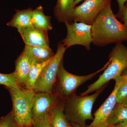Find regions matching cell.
Returning <instances> with one entry per match:
<instances>
[{
	"label": "cell",
	"instance_id": "cell-26",
	"mask_svg": "<svg viewBox=\"0 0 127 127\" xmlns=\"http://www.w3.org/2000/svg\"><path fill=\"white\" fill-rule=\"evenodd\" d=\"M121 103L124 105L125 106L127 107V97H126V98Z\"/></svg>",
	"mask_w": 127,
	"mask_h": 127
},
{
	"label": "cell",
	"instance_id": "cell-29",
	"mask_svg": "<svg viewBox=\"0 0 127 127\" xmlns=\"http://www.w3.org/2000/svg\"><path fill=\"white\" fill-rule=\"evenodd\" d=\"M32 126H27V127H32Z\"/></svg>",
	"mask_w": 127,
	"mask_h": 127
},
{
	"label": "cell",
	"instance_id": "cell-10",
	"mask_svg": "<svg viewBox=\"0 0 127 127\" xmlns=\"http://www.w3.org/2000/svg\"><path fill=\"white\" fill-rule=\"evenodd\" d=\"M60 99L54 92L35 93L32 110L33 123L50 115Z\"/></svg>",
	"mask_w": 127,
	"mask_h": 127
},
{
	"label": "cell",
	"instance_id": "cell-9",
	"mask_svg": "<svg viewBox=\"0 0 127 127\" xmlns=\"http://www.w3.org/2000/svg\"><path fill=\"white\" fill-rule=\"evenodd\" d=\"M126 74L121 75L115 79L114 88L111 95L95 112L93 121L87 127H107V120L117 104V95L119 87L124 81Z\"/></svg>",
	"mask_w": 127,
	"mask_h": 127
},
{
	"label": "cell",
	"instance_id": "cell-18",
	"mask_svg": "<svg viewBox=\"0 0 127 127\" xmlns=\"http://www.w3.org/2000/svg\"><path fill=\"white\" fill-rule=\"evenodd\" d=\"M53 57L43 63L33 64L31 65L30 71L24 88L28 90H34V86L42 70L51 61Z\"/></svg>",
	"mask_w": 127,
	"mask_h": 127
},
{
	"label": "cell",
	"instance_id": "cell-28",
	"mask_svg": "<svg viewBox=\"0 0 127 127\" xmlns=\"http://www.w3.org/2000/svg\"><path fill=\"white\" fill-rule=\"evenodd\" d=\"M83 0H75V5L79 4V2Z\"/></svg>",
	"mask_w": 127,
	"mask_h": 127
},
{
	"label": "cell",
	"instance_id": "cell-8",
	"mask_svg": "<svg viewBox=\"0 0 127 127\" xmlns=\"http://www.w3.org/2000/svg\"><path fill=\"white\" fill-rule=\"evenodd\" d=\"M111 0H85L75 7L73 15V22L92 25L97 16Z\"/></svg>",
	"mask_w": 127,
	"mask_h": 127
},
{
	"label": "cell",
	"instance_id": "cell-21",
	"mask_svg": "<svg viewBox=\"0 0 127 127\" xmlns=\"http://www.w3.org/2000/svg\"><path fill=\"white\" fill-rule=\"evenodd\" d=\"M0 127H18L14 120L12 111L0 118Z\"/></svg>",
	"mask_w": 127,
	"mask_h": 127
},
{
	"label": "cell",
	"instance_id": "cell-23",
	"mask_svg": "<svg viewBox=\"0 0 127 127\" xmlns=\"http://www.w3.org/2000/svg\"><path fill=\"white\" fill-rule=\"evenodd\" d=\"M118 5V11L117 14L116 15L117 18L120 20L122 17L123 10L125 3L127 1V0H117Z\"/></svg>",
	"mask_w": 127,
	"mask_h": 127
},
{
	"label": "cell",
	"instance_id": "cell-25",
	"mask_svg": "<svg viewBox=\"0 0 127 127\" xmlns=\"http://www.w3.org/2000/svg\"><path fill=\"white\" fill-rule=\"evenodd\" d=\"M113 126L114 127H127V119Z\"/></svg>",
	"mask_w": 127,
	"mask_h": 127
},
{
	"label": "cell",
	"instance_id": "cell-20",
	"mask_svg": "<svg viewBox=\"0 0 127 127\" xmlns=\"http://www.w3.org/2000/svg\"><path fill=\"white\" fill-rule=\"evenodd\" d=\"M0 84L4 85L7 88L18 85L14 72L9 74L0 73Z\"/></svg>",
	"mask_w": 127,
	"mask_h": 127
},
{
	"label": "cell",
	"instance_id": "cell-27",
	"mask_svg": "<svg viewBox=\"0 0 127 127\" xmlns=\"http://www.w3.org/2000/svg\"><path fill=\"white\" fill-rule=\"evenodd\" d=\"M72 127H81V126H79V125H77L73 123H70Z\"/></svg>",
	"mask_w": 127,
	"mask_h": 127
},
{
	"label": "cell",
	"instance_id": "cell-6",
	"mask_svg": "<svg viewBox=\"0 0 127 127\" xmlns=\"http://www.w3.org/2000/svg\"><path fill=\"white\" fill-rule=\"evenodd\" d=\"M66 49L61 42L58 43L56 53L43 67L36 82L34 88L35 93L53 92L59 66Z\"/></svg>",
	"mask_w": 127,
	"mask_h": 127
},
{
	"label": "cell",
	"instance_id": "cell-11",
	"mask_svg": "<svg viewBox=\"0 0 127 127\" xmlns=\"http://www.w3.org/2000/svg\"><path fill=\"white\" fill-rule=\"evenodd\" d=\"M17 31L25 45L50 48L48 32L37 29L33 26L18 29Z\"/></svg>",
	"mask_w": 127,
	"mask_h": 127
},
{
	"label": "cell",
	"instance_id": "cell-5",
	"mask_svg": "<svg viewBox=\"0 0 127 127\" xmlns=\"http://www.w3.org/2000/svg\"><path fill=\"white\" fill-rule=\"evenodd\" d=\"M109 61L99 70L86 76H77L68 72L63 66V61L59 66L56 82L53 92L60 98L65 99L76 93L77 89L82 84L91 80L101 71L104 70L109 65Z\"/></svg>",
	"mask_w": 127,
	"mask_h": 127
},
{
	"label": "cell",
	"instance_id": "cell-19",
	"mask_svg": "<svg viewBox=\"0 0 127 127\" xmlns=\"http://www.w3.org/2000/svg\"><path fill=\"white\" fill-rule=\"evenodd\" d=\"M127 119V107L122 103H117L107 120V125L114 126Z\"/></svg>",
	"mask_w": 127,
	"mask_h": 127
},
{
	"label": "cell",
	"instance_id": "cell-24",
	"mask_svg": "<svg viewBox=\"0 0 127 127\" xmlns=\"http://www.w3.org/2000/svg\"><path fill=\"white\" fill-rule=\"evenodd\" d=\"M121 21L123 22V23L127 27V1L125 3L124 7L122 17H121Z\"/></svg>",
	"mask_w": 127,
	"mask_h": 127
},
{
	"label": "cell",
	"instance_id": "cell-13",
	"mask_svg": "<svg viewBox=\"0 0 127 127\" xmlns=\"http://www.w3.org/2000/svg\"><path fill=\"white\" fill-rule=\"evenodd\" d=\"M31 65L43 63L55 55L50 48L25 45L23 51Z\"/></svg>",
	"mask_w": 127,
	"mask_h": 127
},
{
	"label": "cell",
	"instance_id": "cell-4",
	"mask_svg": "<svg viewBox=\"0 0 127 127\" xmlns=\"http://www.w3.org/2000/svg\"><path fill=\"white\" fill-rule=\"evenodd\" d=\"M12 103V112L18 127L32 126L34 90H28L18 85L7 88Z\"/></svg>",
	"mask_w": 127,
	"mask_h": 127
},
{
	"label": "cell",
	"instance_id": "cell-7",
	"mask_svg": "<svg viewBox=\"0 0 127 127\" xmlns=\"http://www.w3.org/2000/svg\"><path fill=\"white\" fill-rule=\"evenodd\" d=\"M67 34L65 38L61 42L66 49L75 45H81L87 50H91L92 43L91 35L92 26L81 22H73L65 23Z\"/></svg>",
	"mask_w": 127,
	"mask_h": 127
},
{
	"label": "cell",
	"instance_id": "cell-2",
	"mask_svg": "<svg viewBox=\"0 0 127 127\" xmlns=\"http://www.w3.org/2000/svg\"><path fill=\"white\" fill-rule=\"evenodd\" d=\"M106 86V84L92 95L78 96L75 93L64 99V113L68 121L85 127L87 120H93L92 109L94 104Z\"/></svg>",
	"mask_w": 127,
	"mask_h": 127
},
{
	"label": "cell",
	"instance_id": "cell-17",
	"mask_svg": "<svg viewBox=\"0 0 127 127\" xmlns=\"http://www.w3.org/2000/svg\"><path fill=\"white\" fill-rule=\"evenodd\" d=\"M32 23L34 27L44 31L48 32L52 29L51 17L45 15L41 5L32 10Z\"/></svg>",
	"mask_w": 127,
	"mask_h": 127
},
{
	"label": "cell",
	"instance_id": "cell-14",
	"mask_svg": "<svg viewBox=\"0 0 127 127\" xmlns=\"http://www.w3.org/2000/svg\"><path fill=\"white\" fill-rule=\"evenodd\" d=\"M31 66V64L23 51L16 60L15 70L14 72L19 86L24 87Z\"/></svg>",
	"mask_w": 127,
	"mask_h": 127
},
{
	"label": "cell",
	"instance_id": "cell-12",
	"mask_svg": "<svg viewBox=\"0 0 127 127\" xmlns=\"http://www.w3.org/2000/svg\"><path fill=\"white\" fill-rule=\"evenodd\" d=\"M75 0H57L54 10V15L60 23L73 22V15L76 5Z\"/></svg>",
	"mask_w": 127,
	"mask_h": 127
},
{
	"label": "cell",
	"instance_id": "cell-30",
	"mask_svg": "<svg viewBox=\"0 0 127 127\" xmlns=\"http://www.w3.org/2000/svg\"><path fill=\"white\" fill-rule=\"evenodd\" d=\"M107 127H114L113 126H108Z\"/></svg>",
	"mask_w": 127,
	"mask_h": 127
},
{
	"label": "cell",
	"instance_id": "cell-3",
	"mask_svg": "<svg viewBox=\"0 0 127 127\" xmlns=\"http://www.w3.org/2000/svg\"><path fill=\"white\" fill-rule=\"evenodd\" d=\"M109 63L103 73L95 82L80 95L84 96L97 91L111 79L115 80L127 68V47L122 43H117L108 56Z\"/></svg>",
	"mask_w": 127,
	"mask_h": 127
},
{
	"label": "cell",
	"instance_id": "cell-16",
	"mask_svg": "<svg viewBox=\"0 0 127 127\" xmlns=\"http://www.w3.org/2000/svg\"><path fill=\"white\" fill-rule=\"evenodd\" d=\"M32 10L31 8L16 10L15 14L11 21L7 23V26L16 28L17 30L33 26L32 23Z\"/></svg>",
	"mask_w": 127,
	"mask_h": 127
},
{
	"label": "cell",
	"instance_id": "cell-1",
	"mask_svg": "<svg viewBox=\"0 0 127 127\" xmlns=\"http://www.w3.org/2000/svg\"><path fill=\"white\" fill-rule=\"evenodd\" d=\"M111 2L107 3L91 25L92 43L97 46L127 41V26L114 14Z\"/></svg>",
	"mask_w": 127,
	"mask_h": 127
},
{
	"label": "cell",
	"instance_id": "cell-15",
	"mask_svg": "<svg viewBox=\"0 0 127 127\" xmlns=\"http://www.w3.org/2000/svg\"><path fill=\"white\" fill-rule=\"evenodd\" d=\"M51 127H72L64 113V99L61 98L50 113Z\"/></svg>",
	"mask_w": 127,
	"mask_h": 127
},
{
	"label": "cell",
	"instance_id": "cell-22",
	"mask_svg": "<svg viewBox=\"0 0 127 127\" xmlns=\"http://www.w3.org/2000/svg\"><path fill=\"white\" fill-rule=\"evenodd\" d=\"M32 127H51L50 114L43 118L34 121Z\"/></svg>",
	"mask_w": 127,
	"mask_h": 127
}]
</instances>
